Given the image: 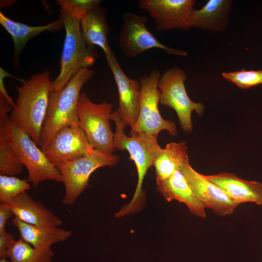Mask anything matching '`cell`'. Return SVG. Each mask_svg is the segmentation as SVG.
<instances>
[{
	"label": "cell",
	"instance_id": "cell-1",
	"mask_svg": "<svg viewBox=\"0 0 262 262\" xmlns=\"http://www.w3.org/2000/svg\"><path fill=\"white\" fill-rule=\"evenodd\" d=\"M22 83L16 87L18 97L9 118L39 147L51 93L49 70L33 75Z\"/></svg>",
	"mask_w": 262,
	"mask_h": 262
},
{
	"label": "cell",
	"instance_id": "cell-2",
	"mask_svg": "<svg viewBox=\"0 0 262 262\" xmlns=\"http://www.w3.org/2000/svg\"><path fill=\"white\" fill-rule=\"evenodd\" d=\"M111 120L115 122L116 126L114 133L115 148L128 151L131 160L135 163L138 174L137 184L132 199L115 214L117 217H120L137 212L142 208L144 199L142 190L143 180L161 147L158 143L157 135H126L124 133L126 125L115 111L111 115Z\"/></svg>",
	"mask_w": 262,
	"mask_h": 262
},
{
	"label": "cell",
	"instance_id": "cell-3",
	"mask_svg": "<svg viewBox=\"0 0 262 262\" xmlns=\"http://www.w3.org/2000/svg\"><path fill=\"white\" fill-rule=\"evenodd\" d=\"M94 75L93 70L82 68L61 91L51 93L40 135L39 147L43 151L60 130L66 126L80 124L77 111L80 91L83 85Z\"/></svg>",
	"mask_w": 262,
	"mask_h": 262
},
{
	"label": "cell",
	"instance_id": "cell-4",
	"mask_svg": "<svg viewBox=\"0 0 262 262\" xmlns=\"http://www.w3.org/2000/svg\"><path fill=\"white\" fill-rule=\"evenodd\" d=\"M0 132L8 140L17 157L28 172V181L35 187L47 180L63 182L59 170L46 157L44 151L8 117L0 124Z\"/></svg>",
	"mask_w": 262,
	"mask_h": 262
},
{
	"label": "cell",
	"instance_id": "cell-5",
	"mask_svg": "<svg viewBox=\"0 0 262 262\" xmlns=\"http://www.w3.org/2000/svg\"><path fill=\"white\" fill-rule=\"evenodd\" d=\"M66 31V36L60 59V70L51 82V92L61 91L81 69L94 65L96 55L94 47L84 41L80 21L60 11Z\"/></svg>",
	"mask_w": 262,
	"mask_h": 262
},
{
	"label": "cell",
	"instance_id": "cell-6",
	"mask_svg": "<svg viewBox=\"0 0 262 262\" xmlns=\"http://www.w3.org/2000/svg\"><path fill=\"white\" fill-rule=\"evenodd\" d=\"M161 75L160 71L155 69L140 78L141 89L139 114L136 124L131 130L130 136H158L163 130L167 131L172 136L177 135L175 122L164 119L159 112L160 92L158 83Z\"/></svg>",
	"mask_w": 262,
	"mask_h": 262
},
{
	"label": "cell",
	"instance_id": "cell-7",
	"mask_svg": "<svg viewBox=\"0 0 262 262\" xmlns=\"http://www.w3.org/2000/svg\"><path fill=\"white\" fill-rule=\"evenodd\" d=\"M112 109L111 103H95L85 93L80 95L77 111L80 125L92 146L108 154L115 149L110 122Z\"/></svg>",
	"mask_w": 262,
	"mask_h": 262
},
{
	"label": "cell",
	"instance_id": "cell-8",
	"mask_svg": "<svg viewBox=\"0 0 262 262\" xmlns=\"http://www.w3.org/2000/svg\"><path fill=\"white\" fill-rule=\"evenodd\" d=\"M119 159L116 155L94 149L89 154L59 166L65 188L62 203L73 205L88 187L91 174L98 168L115 165Z\"/></svg>",
	"mask_w": 262,
	"mask_h": 262
},
{
	"label": "cell",
	"instance_id": "cell-9",
	"mask_svg": "<svg viewBox=\"0 0 262 262\" xmlns=\"http://www.w3.org/2000/svg\"><path fill=\"white\" fill-rule=\"evenodd\" d=\"M187 76L179 67L170 68L161 75L158 87L160 92V103L172 108L176 112L182 130L191 132L193 130L192 113L201 115L204 105L193 102L189 97L184 82Z\"/></svg>",
	"mask_w": 262,
	"mask_h": 262
},
{
	"label": "cell",
	"instance_id": "cell-10",
	"mask_svg": "<svg viewBox=\"0 0 262 262\" xmlns=\"http://www.w3.org/2000/svg\"><path fill=\"white\" fill-rule=\"evenodd\" d=\"M122 19L118 42L125 57L134 58L152 49H160L168 54L180 57L187 55L184 50L171 48L160 42L147 29L146 17L127 12L123 14Z\"/></svg>",
	"mask_w": 262,
	"mask_h": 262
},
{
	"label": "cell",
	"instance_id": "cell-11",
	"mask_svg": "<svg viewBox=\"0 0 262 262\" xmlns=\"http://www.w3.org/2000/svg\"><path fill=\"white\" fill-rule=\"evenodd\" d=\"M94 149L79 124L60 130L43 151L50 163L57 168L89 154Z\"/></svg>",
	"mask_w": 262,
	"mask_h": 262
},
{
	"label": "cell",
	"instance_id": "cell-12",
	"mask_svg": "<svg viewBox=\"0 0 262 262\" xmlns=\"http://www.w3.org/2000/svg\"><path fill=\"white\" fill-rule=\"evenodd\" d=\"M195 3L194 0H140L138 6L155 20L156 30L186 31L192 28L190 15Z\"/></svg>",
	"mask_w": 262,
	"mask_h": 262
},
{
	"label": "cell",
	"instance_id": "cell-13",
	"mask_svg": "<svg viewBox=\"0 0 262 262\" xmlns=\"http://www.w3.org/2000/svg\"><path fill=\"white\" fill-rule=\"evenodd\" d=\"M187 179L193 192L214 213L220 216L232 214L239 203L229 196L222 189L207 180L191 166L189 158L185 160L179 168Z\"/></svg>",
	"mask_w": 262,
	"mask_h": 262
},
{
	"label": "cell",
	"instance_id": "cell-14",
	"mask_svg": "<svg viewBox=\"0 0 262 262\" xmlns=\"http://www.w3.org/2000/svg\"><path fill=\"white\" fill-rule=\"evenodd\" d=\"M105 56L118 92L119 104L115 112L122 121L131 129L136 123L139 114L140 82L129 78L124 73L113 51Z\"/></svg>",
	"mask_w": 262,
	"mask_h": 262
},
{
	"label": "cell",
	"instance_id": "cell-15",
	"mask_svg": "<svg viewBox=\"0 0 262 262\" xmlns=\"http://www.w3.org/2000/svg\"><path fill=\"white\" fill-rule=\"evenodd\" d=\"M157 188L168 202L178 200L185 204L190 212L197 217H206L205 204L193 192L187 179L180 171H176L170 177L156 180Z\"/></svg>",
	"mask_w": 262,
	"mask_h": 262
},
{
	"label": "cell",
	"instance_id": "cell-16",
	"mask_svg": "<svg viewBox=\"0 0 262 262\" xmlns=\"http://www.w3.org/2000/svg\"><path fill=\"white\" fill-rule=\"evenodd\" d=\"M205 177L240 204L252 202L262 206L261 182L245 180L234 174L228 172L205 175Z\"/></svg>",
	"mask_w": 262,
	"mask_h": 262
},
{
	"label": "cell",
	"instance_id": "cell-17",
	"mask_svg": "<svg viewBox=\"0 0 262 262\" xmlns=\"http://www.w3.org/2000/svg\"><path fill=\"white\" fill-rule=\"evenodd\" d=\"M14 217L32 225L59 227L63 220L46 208L41 202L35 200L27 192H23L8 203Z\"/></svg>",
	"mask_w": 262,
	"mask_h": 262
},
{
	"label": "cell",
	"instance_id": "cell-18",
	"mask_svg": "<svg viewBox=\"0 0 262 262\" xmlns=\"http://www.w3.org/2000/svg\"><path fill=\"white\" fill-rule=\"evenodd\" d=\"M232 0H209L190 15L192 28L211 32L224 31L228 27L232 10Z\"/></svg>",
	"mask_w": 262,
	"mask_h": 262
},
{
	"label": "cell",
	"instance_id": "cell-19",
	"mask_svg": "<svg viewBox=\"0 0 262 262\" xmlns=\"http://www.w3.org/2000/svg\"><path fill=\"white\" fill-rule=\"evenodd\" d=\"M12 223L18 231L21 239L39 249L51 248L52 245L65 241L72 235L71 231L59 227L30 225L16 217L12 219Z\"/></svg>",
	"mask_w": 262,
	"mask_h": 262
},
{
	"label": "cell",
	"instance_id": "cell-20",
	"mask_svg": "<svg viewBox=\"0 0 262 262\" xmlns=\"http://www.w3.org/2000/svg\"><path fill=\"white\" fill-rule=\"evenodd\" d=\"M0 23L12 36L15 51L14 62L16 64L19 54L31 38L45 31L55 32L64 27L61 18L45 25L31 26L13 20L1 12H0Z\"/></svg>",
	"mask_w": 262,
	"mask_h": 262
},
{
	"label": "cell",
	"instance_id": "cell-21",
	"mask_svg": "<svg viewBox=\"0 0 262 262\" xmlns=\"http://www.w3.org/2000/svg\"><path fill=\"white\" fill-rule=\"evenodd\" d=\"M83 39L87 44L94 47H100L105 55L113 50L108 40L109 28L103 9L99 6L96 7L80 21Z\"/></svg>",
	"mask_w": 262,
	"mask_h": 262
},
{
	"label": "cell",
	"instance_id": "cell-22",
	"mask_svg": "<svg viewBox=\"0 0 262 262\" xmlns=\"http://www.w3.org/2000/svg\"><path fill=\"white\" fill-rule=\"evenodd\" d=\"M188 158L185 142H171L161 148L154 161L153 166L156 180L166 179L179 170L182 162Z\"/></svg>",
	"mask_w": 262,
	"mask_h": 262
},
{
	"label": "cell",
	"instance_id": "cell-23",
	"mask_svg": "<svg viewBox=\"0 0 262 262\" xmlns=\"http://www.w3.org/2000/svg\"><path fill=\"white\" fill-rule=\"evenodd\" d=\"M53 256L51 248H37L20 238L13 243L7 258L12 262H52Z\"/></svg>",
	"mask_w": 262,
	"mask_h": 262
},
{
	"label": "cell",
	"instance_id": "cell-24",
	"mask_svg": "<svg viewBox=\"0 0 262 262\" xmlns=\"http://www.w3.org/2000/svg\"><path fill=\"white\" fill-rule=\"evenodd\" d=\"M23 166L4 134L0 132V175H19Z\"/></svg>",
	"mask_w": 262,
	"mask_h": 262
},
{
	"label": "cell",
	"instance_id": "cell-25",
	"mask_svg": "<svg viewBox=\"0 0 262 262\" xmlns=\"http://www.w3.org/2000/svg\"><path fill=\"white\" fill-rule=\"evenodd\" d=\"M28 182L15 176L0 175V202L9 203L17 196L30 189Z\"/></svg>",
	"mask_w": 262,
	"mask_h": 262
},
{
	"label": "cell",
	"instance_id": "cell-26",
	"mask_svg": "<svg viewBox=\"0 0 262 262\" xmlns=\"http://www.w3.org/2000/svg\"><path fill=\"white\" fill-rule=\"evenodd\" d=\"M99 0H57L60 11L80 21L90 11L99 6Z\"/></svg>",
	"mask_w": 262,
	"mask_h": 262
},
{
	"label": "cell",
	"instance_id": "cell-27",
	"mask_svg": "<svg viewBox=\"0 0 262 262\" xmlns=\"http://www.w3.org/2000/svg\"><path fill=\"white\" fill-rule=\"evenodd\" d=\"M222 77L227 81L235 84L238 87L246 89L262 84V70H241L224 72Z\"/></svg>",
	"mask_w": 262,
	"mask_h": 262
},
{
	"label": "cell",
	"instance_id": "cell-28",
	"mask_svg": "<svg viewBox=\"0 0 262 262\" xmlns=\"http://www.w3.org/2000/svg\"><path fill=\"white\" fill-rule=\"evenodd\" d=\"M15 241L14 237L6 230L0 231V258H7L9 249Z\"/></svg>",
	"mask_w": 262,
	"mask_h": 262
},
{
	"label": "cell",
	"instance_id": "cell-29",
	"mask_svg": "<svg viewBox=\"0 0 262 262\" xmlns=\"http://www.w3.org/2000/svg\"><path fill=\"white\" fill-rule=\"evenodd\" d=\"M7 77H11L13 78H15L21 82L24 81V80L15 77L8 73L1 67L0 68V95L4 97L13 108L15 106V103H14L12 98L8 94L4 85V79Z\"/></svg>",
	"mask_w": 262,
	"mask_h": 262
},
{
	"label": "cell",
	"instance_id": "cell-30",
	"mask_svg": "<svg viewBox=\"0 0 262 262\" xmlns=\"http://www.w3.org/2000/svg\"><path fill=\"white\" fill-rule=\"evenodd\" d=\"M13 215L10 205L8 203H0V231L5 230V226L8 219Z\"/></svg>",
	"mask_w": 262,
	"mask_h": 262
},
{
	"label": "cell",
	"instance_id": "cell-31",
	"mask_svg": "<svg viewBox=\"0 0 262 262\" xmlns=\"http://www.w3.org/2000/svg\"><path fill=\"white\" fill-rule=\"evenodd\" d=\"M0 262H12L10 260H8L7 258L0 259Z\"/></svg>",
	"mask_w": 262,
	"mask_h": 262
}]
</instances>
